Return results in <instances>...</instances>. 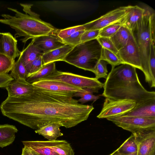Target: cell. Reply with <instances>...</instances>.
<instances>
[{
    "instance_id": "obj_39",
    "label": "cell",
    "mask_w": 155,
    "mask_h": 155,
    "mask_svg": "<svg viewBox=\"0 0 155 155\" xmlns=\"http://www.w3.org/2000/svg\"><path fill=\"white\" fill-rule=\"evenodd\" d=\"M14 79L10 74H0V87H5L11 81Z\"/></svg>"
},
{
    "instance_id": "obj_35",
    "label": "cell",
    "mask_w": 155,
    "mask_h": 155,
    "mask_svg": "<svg viewBox=\"0 0 155 155\" xmlns=\"http://www.w3.org/2000/svg\"><path fill=\"white\" fill-rule=\"evenodd\" d=\"M28 76L39 70L43 66L42 56H40L34 61L25 66Z\"/></svg>"
},
{
    "instance_id": "obj_6",
    "label": "cell",
    "mask_w": 155,
    "mask_h": 155,
    "mask_svg": "<svg viewBox=\"0 0 155 155\" xmlns=\"http://www.w3.org/2000/svg\"><path fill=\"white\" fill-rule=\"evenodd\" d=\"M40 80L59 81L75 87L90 89L94 93L98 92L104 85V83L95 78H90L57 70L50 75Z\"/></svg>"
},
{
    "instance_id": "obj_10",
    "label": "cell",
    "mask_w": 155,
    "mask_h": 155,
    "mask_svg": "<svg viewBox=\"0 0 155 155\" xmlns=\"http://www.w3.org/2000/svg\"><path fill=\"white\" fill-rule=\"evenodd\" d=\"M117 55L124 64L130 65L142 71L139 50L133 33L126 45L118 51Z\"/></svg>"
},
{
    "instance_id": "obj_43",
    "label": "cell",
    "mask_w": 155,
    "mask_h": 155,
    "mask_svg": "<svg viewBox=\"0 0 155 155\" xmlns=\"http://www.w3.org/2000/svg\"><path fill=\"white\" fill-rule=\"evenodd\" d=\"M127 155H137V152L130 154Z\"/></svg>"
},
{
    "instance_id": "obj_36",
    "label": "cell",
    "mask_w": 155,
    "mask_h": 155,
    "mask_svg": "<svg viewBox=\"0 0 155 155\" xmlns=\"http://www.w3.org/2000/svg\"><path fill=\"white\" fill-rule=\"evenodd\" d=\"M96 39L103 48L107 49L118 55V50L110 38L99 36Z\"/></svg>"
},
{
    "instance_id": "obj_7",
    "label": "cell",
    "mask_w": 155,
    "mask_h": 155,
    "mask_svg": "<svg viewBox=\"0 0 155 155\" xmlns=\"http://www.w3.org/2000/svg\"><path fill=\"white\" fill-rule=\"evenodd\" d=\"M107 119L133 134L155 130V118L122 115L107 118Z\"/></svg>"
},
{
    "instance_id": "obj_13",
    "label": "cell",
    "mask_w": 155,
    "mask_h": 155,
    "mask_svg": "<svg viewBox=\"0 0 155 155\" xmlns=\"http://www.w3.org/2000/svg\"><path fill=\"white\" fill-rule=\"evenodd\" d=\"M57 30L48 35L33 38L32 41L44 54L60 48L66 44L57 36Z\"/></svg>"
},
{
    "instance_id": "obj_31",
    "label": "cell",
    "mask_w": 155,
    "mask_h": 155,
    "mask_svg": "<svg viewBox=\"0 0 155 155\" xmlns=\"http://www.w3.org/2000/svg\"><path fill=\"white\" fill-rule=\"evenodd\" d=\"M86 91L84 92H78L74 94V96L80 97L78 100V102L81 104L90 101H95L100 98V95H95L93 94V91L91 90L85 89Z\"/></svg>"
},
{
    "instance_id": "obj_28",
    "label": "cell",
    "mask_w": 155,
    "mask_h": 155,
    "mask_svg": "<svg viewBox=\"0 0 155 155\" xmlns=\"http://www.w3.org/2000/svg\"><path fill=\"white\" fill-rule=\"evenodd\" d=\"M100 60H104L110 64L112 67L124 64L118 55L103 48Z\"/></svg>"
},
{
    "instance_id": "obj_26",
    "label": "cell",
    "mask_w": 155,
    "mask_h": 155,
    "mask_svg": "<svg viewBox=\"0 0 155 155\" xmlns=\"http://www.w3.org/2000/svg\"><path fill=\"white\" fill-rule=\"evenodd\" d=\"M117 150L120 153L124 155L137 152V146L134 135L132 134Z\"/></svg>"
},
{
    "instance_id": "obj_44",
    "label": "cell",
    "mask_w": 155,
    "mask_h": 155,
    "mask_svg": "<svg viewBox=\"0 0 155 155\" xmlns=\"http://www.w3.org/2000/svg\"><path fill=\"white\" fill-rule=\"evenodd\" d=\"M33 153L35 155H39V154H38V153H36L35 152H34V151H33V150H31Z\"/></svg>"
},
{
    "instance_id": "obj_29",
    "label": "cell",
    "mask_w": 155,
    "mask_h": 155,
    "mask_svg": "<svg viewBox=\"0 0 155 155\" xmlns=\"http://www.w3.org/2000/svg\"><path fill=\"white\" fill-rule=\"evenodd\" d=\"M15 62V60L0 53V74H8L11 71Z\"/></svg>"
},
{
    "instance_id": "obj_27",
    "label": "cell",
    "mask_w": 155,
    "mask_h": 155,
    "mask_svg": "<svg viewBox=\"0 0 155 155\" xmlns=\"http://www.w3.org/2000/svg\"><path fill=\"white\" fill-rule=\"evenodd\" d=\"M10 75L15 79L20 78L26 80L27 78L28 73L19 58L15 62L11 70Z\"/></svg>"
},
{
    "instance_id": "obj_32",
    "label": "cell",
    "mask_w": 155,
    "mask_h": 155,
    "mask_svg": "<svg viewBox=\"0 0 155 155\" xmlns=\"http://www.w3.org/2000/svg\"><path fill=\"white\" fill-rule=\"evenodd\" d=\"M82 30H84V29L83 25H81L63 29L57 30L56 34L57 36L62 40L77 31Z\"/></svg>"
},
{
    "instance_id": "obj_38",
    "label": "cell",
    "mask_w": 155,
    "mask_h": 155,
    "mask_svg": "<svg viewBox=\"0 0 155 155\" xmlns=\"http://www.w3.org/2000/svg\"><path fill=\"white\" fill-rule=\"evenodd\" d=\"M100 30L84 31L81 38V42L96 39L99 36Z\"/></svg>"
},
{
    "instance_id": "obj_15",
    "label": "cell",
    "mask_w": 155,
    "mask_h": 155,
    "mask_svg": "<svg viewBox=\"0 0 155 155\" xmlns=\"http://www.w3.org/2000/svg\"><path fill=\"white\" fill-rule=\"evenodd\" d=\"M2 45L3 53L12 59L19 57L21 51L17 47V41L10 33H4L2 39Z\"/></svg>"
},
{
    "instance_id": "obj_40",
    "label": "cell",
    "mask_w": 155,
    "mask_h": 155,
    "mask_svg": "<svg viewBox=\"0 0 155 155\" xmlns=\"http://www.w3.org/2000/svg\"><path fill=\"white\" fill-rule=\"evenodd\" d=\"M21 155H35L31 150L29 147L24 146L22 148V153Z\"/></svg>"
},
{
    "instance_id": "obj_2",
    "label": "cell",
    "mask_w": 155,
    "mask_h": 155,
    "mask_svg": "<svg viewBox=\"0 0 155 155\" xmlns=\"http://www.w3.org/2000/svg\"><path fill=\"white\" fill-rule=\"evenodd\" d=\"M103 87L102 95L105 98L132 100L136 106L155 98V91H147L142 84L136 68L127 64L112 67Z\"/></svg>"
},
{
    "instance_id": "obj_41",
    "label": "cell",
    "mask_w": 155,
    "mask_h": 155,
    "mask_svg": "<svg viewBox=\"0 0 155 155\" xmlns=\"http://www.w3.org/2000/svg\"><path fill=\"white\" fill-rule=\"evenodd\" d=\"M3 33H0V53H3V51H2V37L3 35Z\"/></svg>"
},
{
    "instance_id": "obj_4",
    "label": "cell",
    "mask_w": 155,
    "mask_h": 155,
    "mask_svg": "<svg viewBox=\"0 0 155 155\" xmlns=\"http://www.w3.org/2000/svg\"><path fill=\"white\" fill-rule=\"evenodd\" d=\"M102 49L97 39L82 42L75 46L63 61L94 73L95 66L101 59Z\"/></svg>"
},
{
    "instance_id": "obj_20",
    "label": "cell",
    "mask_w": 155,
    "mask_h": 155,
    "mask_svg": "<svg viewBox=\"0 0 155 155\" xmlns=\"http://www.w3.org/2000/svg\"><path fill=\"white\" fill-rule=\"evenodd\" d=\"M133 32L126 26H121L110 39L118 51L127 44Z\"/></svg>"
},
{
    "instance_id": "obj_12",
    "label": "cell",
    "mask_w": 155,
    "mask_h": 155,
    "mask_svg": "<svg viewBox=\"0 0 155 155\" xmlns=\"http://www.w3.org/2000/svg\"><path fill=\"white\" fill-rule=\"evenodd\" d=\"M32 84L37 87L60 93L74 94L78 92H84L86 91L85 89L75 87L55 80H40Z\"/></svg>"
},
{
    "instance_id": "obj_42",
    "label": "cell",
    "mask_w": 155,
    "mask_h": 155,
    "mask_svg": "<svg viewBox=\"0 0 155 155\" xmlns=\"http://www.w3.org/2000/svg\"><path fill=\"white\" fill-rule=\"evenodd\" d=\"M109 155H124L119 153L117 149Z\"/></svg>"
},
{
    "instance_id": "obj_5",
    "label": "cell",
    "mask_w": 155,
    "mask_h": 155,
    "mask_svg": "<svg viewBox=\"0 0 155 155\" xmlns=\"http://www.w3.org/2000/svg\"><path fill=\"white\" fill-rule=\"evenodd\" d=\"M144 9L142 18L138 21L133 32L139 50L142 71L144 74L146 82L151 87L149 60L151 43L153 41L150 26L151 15L153 10L149 7Z\"/></svg>"
},
{
    "instance_id": "obj_33",
    "label": "cell",
    "mask_w": 155,
    "mask_h": 155,
    "mask_svg": "<svg viewBox=\"0 0 155 155\" xmlns=\"http://www.w3.org/2000/svg\"><path fill=\"white\" fill-rule=\"evenodd\" d=\"M106 61L100 60L96 64L94 68V73L95 75V78L98 79L104 78L106 79L107 76V63Z\"/></svg>"
},
{
    "instance_id": "obj_8",
    "label": "cell",
    "mask_w": 155,
    "mask_h": 155,
    "mask_svg": "<svg viewBox=\"0 0 155 155\" xmlns=\"http://www.w3.org/2000/svg\"><path fill=\"white\" fill-rule=\"evenodd\" d=\"M132 6H122L111 11L98 18L82 25L84 31L101 30L109 25L120 23L122 25Z\"/></svg>"
},
{
    "instance_id": "obj_24",
    "label": "cell",
    "mask_w": 155,
    "mask_h": 155,
    "mask_svg": "<svg viewBox=\"0 0 155 155\" xmlns=\"http://www.w3.org/2000/svg\"><path fill=\"white\" fill-rule=\"evenodd\" d=\"M24 146L27 147L39 155H59L48 146L44 141H23Z\"/></svg>"
},
{
    "instance_id": "obj_34",
    "label": "cell",
    "mask_w": 155,
    "mask_h": 155,
    "mask_svg": "<svg viewBox=\"0 0 155 155\" xmlns=\"http://www.w3.org/2000/svg\"><path fill=\"white\" fill-rule=\"evenodd\" d=\"M122 25L120 23L107 26L100 30L99 37L110 38L118 30Z\"/></svg>"
},
{
    "instance_id": "obj_30",
    "label": "cell",
    "mask_w": 155,
    "mask_h": 155,
    "mask_svg": "<svg viewBox=\"0 0 155 155\" xmlns=\"http://www.w3.org/2000/svg\"><path fill=\"white\" fill-rule=\"evenodd\" d=\"M149 66L151 87H155V41H152L149 60Z\"/></svg>"
},
{
    "instance_id": "obj_37",
    "label": "cell",
    "mask_w": 155,
    "mask_h": 155,
    "mask_svg": "<svg viewBox=\"0 0 155 155\" xmlns=\"http://www.w3.org/2000/svg\"><path fill=\"white\" fill-rule=\"evenodd\" d=\"M84 31L82 30L77 31L62 41L66 44L76 46L81 43V38Z\"/></svg>"
},
{
    "instance_id": "obj_11",
    "label": "cell",
    "mask_w": 155,
    "mask_h": 155,
    "mask_svg": "<svg viewBox=\"0 0 155 155\" xmlns=\"http://www.w3.org/2000/svg\"><path fill=\"white\" fill-rule=\"evenodd\" d=\"M133 134L137 146V155H155V130Z\"/></svg>"
},
{
    "instance_id": "obj_1",
    "label": "cell",
    "mask_w": 155,
    "mask_h": 155,
    "mask_svg": "<svg viewBox=\"0 0 155 155\" xmlns=\"http://www.w3.org/2000/svg\"><path fill=\"white\" fill-rule=\"evenodd\" d=\"M74 97V94L34 86L28 94L8 96L0 108L4 116L35 130L52 123L70 128L86 120L94 108L79 103Z\"/></svg>"
},
{
    "instance_id": "obj_9",
    "label": "cell",
    "mask_w": 155,
    "mask_h": 155,
    "mask_svg": "<svg viewBox=\"0 0 155 155\" xmlns=\"http://www.w3.org/2000/svg\"><path fill=\"white\" fill-rule=\"evenodd\" d=\"M136 104V102L131 100L105 98L102 108L97 117L107 119L124 115L133 110Z\"/></svg>"
},
{
    "instance_id": "obj_22",
    "label": "cell",
    "mask_w": 155,
    "mask_h": 155,
    "mask_svg": "<svg viewBox=\"0 0 155 155\" xmlns=\"http://www.w3.org/2000/svg\"><path fill=\"white\" fill-rule=\"evenodd\" d=\"M61 127L62 126L60 124L52 123L35 130V132L42 135L48 140H56L58 137L63 136V134L60 129Z\"/></svg>"
},
{
    "instance_id": "obj_18",
    "label": "cell",
    "mask_w": 155,
    "mask_h": 155,
    "mask_svg": "<svg viewBox=\"0 0 155 155\" xmlns=\"http://www.w3.org/2000/svg\"><path fill=\"white\" fill-rule=\"evenodd\" d=\"M144 11V8L137 5L132 6L122 25L126 26L133 32L138 21L142 18Z\"/></svg>"
},
{
    "instance_id": "obj_17",
    "label": "cell",
    "mask_w": 155,
    "mask_h": 155,
    "mask_svg": "<svg viewBox=\"0 0 155 155\" xmlns=\"http://www.w3.org/2000/svg\"><path fill=\"white\" fill-rule=\"evenodd\" d=\"M74 46L66 44L43 54L42 56L43 66L50 63L63 61L66 55Z\"/></svg>"
},
{
    "instance_id": "obj_21",
    "label": "cell",
    "mask_w": 155,
    "mask_h": 155,
    "mask_svg": "<svg viewBox=\"0 0 155 155\" xmlns=\"http://www.w3.org/2000/svg\"><path fill=\"white\" fill-rule=\"evenodd\" d=\"M49 147L59 155H74V153L70 144L64 140L44 141Z\"/></svg>"
},
{
    "instance_id": "obj_19",
    "label": "cell",
    "mask_w": 155,
    "mask_h": 155,
    "mask_svg": "<svg viewBox=\"0 0 155 155\" xmlns=\"http://www.w3.org/2000/svg\"><path fill=\"white\" fill-rule=\"evenodd\" d=\"M18 131L14 125L0 124V147L3 148L12 143Z\"/></svg>"
},
{
    "instance_id": "obj_16",
    "label": "cell",
    "mask_w": 155,
    "mask_h": 155,
    "mask_svg": "<svg viewBox=\"0 0 155 155\" xmlns=\"http://www.w3.org/2000/svg\"><path fill=\"white\" fill-rule=\"evenodd\" d=\"M145 118H155V98L150 99L124 115Z\"/></svg>"
},
{
    "instance_id": "obj_14",
    "label": "cell",
    "mask_w": 155,
    "mask_h": 155,
    "mask_svg": "<svg viewBox=\"0 0 155 155\" xmlns=\"http://www.w3.org/2000/svg\"><path fill=\"white\" fill-rule=\"evenodd\" d=\"M5 88L8 91V96L17 97L31 93L34 86L26 80L19 78L12 81Z\"/></svg>"
},
{
    "instance_id": "obj_23",
    "label": "cell",
    "mask_w": 155,
    "mask_h": 155,
    "mask_svg": "<svg viewBox=\"0 0 155 155\" xmlns=\"http://www.w3.org/2000/svg\"><path fill=\"white\" fill-rule=\"evenodd\" d=\"M44 53L34 44L32 41L27 47L21 51L19 58L24 66L31 62Z\"/></svg>"
},
{
    "instance_id": "obj_25",
    "label": "cell",
    "mask_w": 155,
    "mask_h": 155,
    "mask_svg": "<svg viewBox=\"0 0 155 155\" xmlns=\"http://www.w3.org/2000/svg\"><path fill=\"white\" fill-rule=\"evenodd\" d=\"M56 70L55 62L50 63L43 66L37 72L28 76L26 81L32 84L50 75Z\"/></svg>"
},
{
    "instance_id": "obj_3",
    "label": "cell",
    "mask_w": 155,
    "mask_h": 155,
    "mask_svg": "<svg viewBox=\"0 0 155 155\" xmlns=\"http://www.w3.org/2000/svg\"><path fill=\"white\" fill-rule=\"evenodd\" d=\"M24 14L15 9H8L15 13L14 16L3 14L0 22L8 25L14 29L16 33L15 38L23 37L21 41L25 43L29 39L51 34L56 30L52 25L40 19L37 14L31 10V5L20 4Z\"/></svg>"
}]
</instances>
